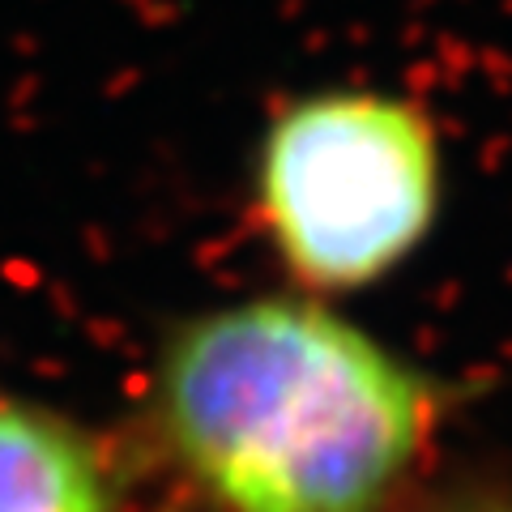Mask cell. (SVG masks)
<instances>
[{"label":"cell","mask_w":512,"mask_h":512,"mask_svg":"<svg viewBox=\"0 0 512 512\" xmlns=\"http://www.w3.org/2000/svg\"><path fill=\"white\" fill-rule=\"evenodd\" d=\"M440 414L423 367L303 291L180 320L146 384V444L201 512H393Z\"/></svg>","instance_id":"cell-1"},{"label":"cell","mask_w":512,"mask_h":512,"mask_svg":"<svg viewBox=\"0 0 512 512\" xmlns=\"http://www.w3.org/2000/svg\"><path fill=\"white\" fill-rule=\"evenodd\" d=\"M440 205V133L406 94H299L256 146L252 210L303 295H355L393 278L436 231Z\"/></svg>","instance_id":"cell-2"},{"label":"cell","mask_w":512,"mask_h":512,"mask_svg":"<svg viewBox=\"0 0 512 512\" xmlns=\"http://www.w3.org/2000/svg\"><path fill=\"white\" fill-rule=\"evenodd\" d=\"M0 512H124L116 448L73 414L0 389Z\"/></svg>","instance_id":"cell-3"},{"label":"cell","mask_w":512,"mask_h":512,"mask_svg":"<svg viewBox=\"0 0 512 512\" xmlns=\"http://www.w3.org/2000/svg\"><path fill=\"white\" fill-rule=\"evenodd\" d=\"M431 512H512V478H483V483L457 487Z\"/></svg>","instance_id":"cell-4"}]
</instances>
